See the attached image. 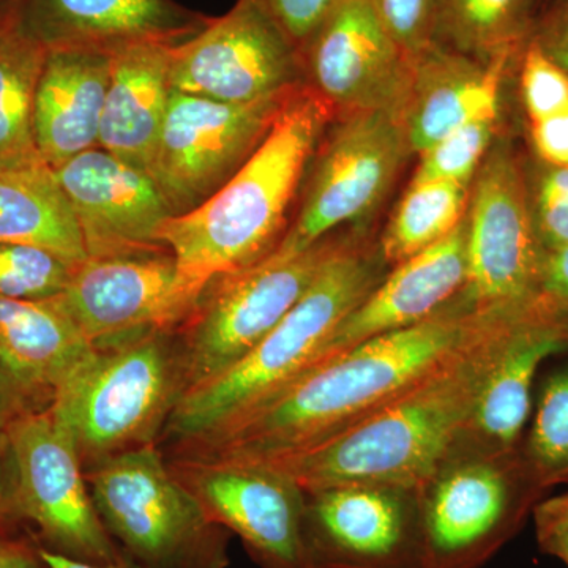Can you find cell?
<instances>
[{
	"label": "cell",
	"mask_w": 568,
	"mask_h": 568,
	"mask_svg": "<svg viewBox=\"0 0 568 568\" xmlns=\"http://www.w3.org/2000/svg\"><path fill=\"white\" fill-rule=\"evenodd\" d=\"M499 313L473 308L458 294L428 320L310 369L215 439L168 457L274 463L302 454L416 386Z\"/></svg>",
	"instance_id": "6da1fadb"
},
{
	"label": "cell",
	"mask_w": 568,
	"mask_h": 568,
	"mask_svg": "<svg viewBox=\"0 0 568 568\" xmlns=\"http://www.w3.org/2000/svg\"><path fill=\"white\" fill-rule=\"evenodd\" d=\"M523 308L493 317L457 354L372 416L267 465L282 467L308 493L353 484L422 487L454 454L500 339Z\"/></svg>",
	"instance_id": "7a4b0ae2"
},
{
	"label": "cell",
	"mask_w": 568,
	"mask_h": 568,
	"mask_svg": "<svg viewBox=\"0 0 568 568\" xmlns=\"http://www.w3.org/2000/svg\"><path fill=\"white\" fill-rule=\"evenodd\" d=\"M335 115L310 85L295 89L237 173L203 204L164 223L160 241L185 274L211 282L275 252L306 168Z\"/></svg>",
	"instance_id": "3957f363"
},
{
	"label": "cell",
	"mask_w": 568,
	"mask_h": 568,
	"mask_svg": "<svg viewBox=\"0 0 568 568\" xmlns=\"http://www.w3.org/2000/svg\"><path fill=\"white\" fill-rule=\"evenodd\" d=\"M387 268L377 246L347 242L244 361L183 395L160 439L163 454L215 439L308 372L336 327L376 290Z\"/></svg>",
	"instance_id": "277c9868"
},
{
	"label": "cell",
	"mask_w": 568,
	"mask_h": 568,
	"mask_svg": "<svg viewBox=\"0 0 568 568\" xmlns=\"http://www.w3.org/2000/svg\"><path fill=\"white\" fill-rule=\"evenodd\" d=\"M185 394L178 332L148 331L95 347L55 390L50 409L88 470L126 452L159 446Z\"/></svg>",
	"instance_id": "5b68a950"
},
{
	"label": "cell",
	"mask_w": 568,
	"mask_h": 568,
	"mask_svg": "<svg viewBox=\"0 0 568 568\" xmlns=\"http://www.w3.org/2000/svg\"><path fill=\"white\" fill-rule=\"evenodd\" d=\"M104 528L144 568H227L231 534L213 523L174 476L162 448L148 446L85 470Z\"/></svg>",
	"instance_id": "8992f818"
},
{
	"label": "cell",
	"mask_w": 568,
	"mask_h": 568,
	"mask_svg": "<svg viewBox=\"0 0 568 568\" xmlns=\"http://www.w3.org/2000/svg\"><path fill=\"white\" fill-rule=\"evenodd\" d=\"M547 488L521 454H457L420 487L429 568H480L525 525Z\"/></svg>",
	"instance_id": "52a82bcc"
},
{
	"label": "cell",
	"mask_w": 568,
	"mask_h": 568,
	"mask_svg": "<svg viewBox=\"0 0 568 568\" xmlns=\"http://www.w3.org/2000/svg\"><path fill=\"white\" fill-rule=\"evenodd\" d=\"M349 241L328 235L290 257L216 276L178 332L186 392L204 386L244 361L304 297L327 261Z\"/></svg>",
	"instance_id": "ba28073f"
},
{
	"label": "cell",
	"mask_w": 568,
	"mask_h": 568,
	"mask_svg": "<svg viewBox=\"0 0 568 568\" xmlns=\"http://www.w3.org/2000/svg\"><path fill=\"white\" fill-rule=\"evenodd\" d=\"M467 282L459 293L480 312L536 301L545 252L530 212L529 178L508 140H497L470 183Z\"/></svg>",
	"instance_id": "9c48e42d"
},
{
	"label": "cell",
	"mask_w": 568,
	"mask_h": 568,
	"mask_svg": "<svg viewBox=\"0 0 568 568\" xmlns=\"http://www.w3.org/2000/svg\"><path fill=\"white\" fill-rule=\"evenodd\" d=\"M18 473V500L40 548L88 564H112L122 549L93 504L84 466L50 406L7 426Z\"/></svg>",
	"instance_id": "30bf717a"
},
{
	"label": "cell",
	"mask_w": 568,
	"mask_h": 568,
	"mask_svg": "<svg viewBox=\"0 0 568 568\" xmlns=\"http://www.w3.org/2000/svg\"><path fill=\"white\" fill-rule=\"evenodd\" d=\"M174 91L216 102L250 104L306 84L302 54L261 0H237L223 17L174 44Z\"/></svg>",
	"instance_id": "8fae6325"
},
{
	"label": "cell",
	"mask_w": 568,
	"mask_h": 568,
	"mask_svg": "<svg viewBox=\"0 0 568 568\" xmlns=\"http://www.w3.org/2000/svg\"><path fill=\"white\" fill-rule=\"evenodd\" d=\"M317 151L304 201L274 256H295L335 227L365 219L410 153L399 118L381 111L343 114Z\"/></svg>",
	"instance_id": "7c38bea8"
},
{
	"label": "cell",
	"mask_w": 568,
	"mask_h": 568,
	"mask_svg": "<svg viewBox=\"0 0 568 568\" xmlns=\"http://www.w3.org/2000/svg\"><path fill=\"white\" fill-rule=\"evenodd\" d=\"M168 465L207 517L241 538L261 568H312L305 541L306 491L267 463L168 457Z\"/></svg>",
	"instance_id": "4fadbf2b"
},
{
	"label": "cell",
	"mask_w": 568,
	"mask_h": 568,
	"mask_svg": "<svg viewBox=\"0 0 568 568\" xmlns=\"http://www.w3.org/2000/svg\"><path fill=\"white\" fill-rule=\"evenodd\" d=\"M209 282L185 274L170 250L88 257L55 297L93 347L148 331L179 332Z\"/></svg>",
	"instance_id": "5bb4252c"
},
{
	"label": "cell",
	"mask_w": 568,
	"mask_h": 568,
	"mask_svg": "<svg viewBox=\"0 0 568 568\" xmlns=\"http://www.w3.org/2000/svg\"><path fill=\"white\" fill-rule=\"evenodd\" d=\"M290 93L233 104L171 89L149 174L174 215L193 211L237 173Z\"/></svg>",
	"instance_id": "9a60e30c"
},
{
	"label": "cell",
	"mask_w": 568,
	"mask_h": 568,
	"mask_svg": "<svg viewBox=\"0 0 568 568\" xmlns=\"http://www.w3.org/2000/svg\"><path fill=\"white\" fill-rule=\"evenodd\" d=\"M305 541L312 568H429L420 487L306 491Z\"/></svg>",
	"instance_id": "2e32d148"
},
{
	"label": "cell",
	"mask_w": 568,
	"mask_h": 568,
	"mask_svg": "<svg viewBox=\"0 0 568 568\" xmlns=\"http://www.w3.org/2000/svg\"><path fill=\"white\" fill-rule=\"evenodd\" d=\"M301 54L306 84L335 112L402 114L413 61L388 36L368 0H339Z\"/></svg>",
	"instance_id": "e0dca14e"
},
{
	"label": "cell",
	"mask_w": 568,
	"mask_h": 568,
	"mask_svg": "<svg viewBox=\"0 0 568 568\" xmlns=\"http://www.w3.org/2000/svg\"><path fill=\"white\" fill-rule=\"evenodd\" d=\"M69 197L88 257L163 252L164 223L174 216L152 175L102 148L54 170Z\"/></svg>",
	"instance_id": "ac0fdd59"
},
{
	"label": "cell",
	"mask_w": 568,
	"mask_h": 568,
	"mask_svg": "<svg viewBox=\"0 0 568 568\" xmlns=\"http://www.w3.org/2000/svg\"><path fill=\"white\" fill-rule=\"evenodd\" d=\"M568 351V315L536 301L508 325L454 454H510L523 444L534 383L551 355ZM450 455V457H452Z\"/></svg>",
	"instance_id": "d6986e66"
},
{
	"label": "cell",
	"mask_w": 568,
	"mask_h": 568,
	"mask_svg": "<svg viewBox=\"0 0 568 568\" xmlns=\"http://www.w3.org/2000/svg\"><path fill=\"white\" fill-rule=\"evenodd\" d=\"M207 22L174 0H17L10 24L47 51L112 54L142 41L182 43Z\"/></svg>",
	"instance_id": "ffe728a7"
},
{
	"label": "cell",
	"mask_w": 568,
	"mask_h": 568,
	"mask_svg": "<svg viewBox=\"0 0 568 568\" xmlns=\"http://www.w3.org/2000/svg\"><path fill=\"white\" fill-rule=\"evenodd\" d=\"M466 282L465 216L443 241L392 267L376 290L336 327L310 369L335 361L376 336L428 320L450 304L465 290Z\"/></svg>",
	"instance_id": "44dd1931"
},
{
	"label": "cell",
	"mask_w": 568,
	"mask_h": 568,
	"mask_svg": "<svg viewBox=\"0 0 568 568\" xmlns=\"http://www.w3.org/2000/svg\"><path fill=\"white\" fill-rule=\"evenodd\" d=\"M517 63L518 59L478 62L437 43L418 55L399 114L409 151L420 155L467 123L499 118L503 85Z\"/></svg>",
	"instance_id": "7402d4cb"
},
{
	"label": "cell",
	"mask_w": 568,
	"mask_h": 568,
	"mask_svg": "<svg viewBox=\"0 0 568 568\" xmlns=\"http://www.w3.org/2000/svg\"><path fill=\"white\" fill-rule=\"evenodd\" d=\"M110 77V52L47 51L33 102V140L52 170L99 148Z\"/></svg>",
	"instance_id": "603a6c76"
},
{
	"label": "cell",
	"mask_w": 568,
	"mask_h": 568,
	"mask_svg": "<svg viewBox=\"0 0 568 568\" xmlns=\"http://www.w3.org/2000/svg\"><path fill=\"white\" fill-rule=\"evenodd\" d=\"M174 44L142 41L111 54L99 148L149 173L170 102Z\"/></svg>",
	"instance_id": "cb8c5ba5"
},
{
	"label": "cell",
	"mask_w": 568,
	"mask_h": 568,
	"mask_svg": "<svg viewBox=\"0 0 568 568\" xmlns=\"http://www.w3.org/2000/svg\"><path fill=\"white\" fill-rule=\"evenodd\" d=\"M93 353L95 347L55 298L0 297V364L51 402Z\"/></svg>",
	"instance_id": "d4e9b609"
},
{
	"label": "cell",
	"mask_w": 568,
	"mask_h": 568,
	"mask_svg": "<svg viewBox=\"0 0 568 568\" xmlns=\"http://www.w3.org/2000/svg\"><path fill=\"white\" fill-rule=\"evenodd\" d=\"M0 244L40 246L74 264L88 260L77 215L50 164L0 166Z\"/></svg>",
	"instance_id": "484cf974"
},
{
	"label": "cell",
	"mask_w": 568,
	"mask_h": 568,
	"mask_svg": "<svg viewBox=\"0 0 568 568\" xmlns=\"http://www.w3.org/2000/svg\"><path fill=\"white\" fill-rule=\"evenodd\" d=\"M540 0H444L436 43L478 62L519 59Z\"/></svg>",
	"instance_id": "4316f807"
},
{
	"label": "cell",
	"mask_w": 568,
	"mask_h": 568,
	"mask_svg": "<svg viewBox=\"0 0 568 568\" xmlns=\"http://www.w3.org/2000/svg\"><path fill=\"white\" fill-rule=\"evenodd\" d=\"M44 55L11 24L0 31V166L43 162L33 140V102Z\"/></svg>",
	"instance_id": "83f0119b"
},
{
	"label": "cell",
	"mask_w": 568,
	"mask_h": 568,
	"mask_svg": "<svg viewBox=\"0 0 568 568\" xmlns=\"http://www.w3.org/2000/svg\"><path fill=\"white\" fill-rule=\"evenodd\" d=\"M469 194L470 185L463 183L410 182L377 244L384 263L395 267L454 233L465 220Z\"/></svg>",
	"instance_id": "f1b7e54d"
},
{
	"label": "cell",
	"mask_w": 568,
	"mask_h": 568,
	"mask_svg": "<svg viewBox=\"0 0 568 568\" xmlns=\"http://www.w3.org/2000/svg\"><path fill=\"white\" fill-rule=\"evenodd\" d=\"M521 454L545 488L568 484V361L541 383Z\"/></svg>",
	"instance_id": "f546056e"
},
{
	"label": "cell",
	"mask_w": 568,
	"mask_h": 568,
	"mask_svg": "<svg viewBox=\"0 0 568 568\" xmlns=\"http://www.w3.org/2000/svg\"><path fill=\"white\" fill-rule=\"evenodd\" d=\"M78 264L24 244H0V297L52 301L65 291Z\"/></svg>",
	"instance_id": "4dcf8cb0"
},
{
	"label": "cell",
	"mask_w": 568,
	"mask_h": 568,
	"mask_svg": "<svg viewBox=\"0 0 568 568\" xmlns=\"http://www.w3.org/2000/svg\"><path fill=\"white\" fill-rule=\"evenodd\" d=\"M499 118L480 119L448 133L420 153L413 183L455 182L470 185L495 145Z\"/></svg>",
	"instance_id": "1f68e13d"
},
{
	"label": "cell",
	"mask_w": 568,
	"mask_h": 568,
	"mask_svg": "<svg viewBox=\"0 0 568 568\" xmlns=\"http://www.w3.org/2000/svg\"><path fill=\"white\" fill-rule=\"evenodd\" d=\"M519 99L528 123L568 111V73L529 41L519 55Z\"/></svg>",
	"instance_id": "d6a6232c"
},
{
	"label": "cell",
	"mask_w": 568,
	"mask_h": 568,
	"mask_svg": "<svg viewBox=\"0 0 568 568\" xmlns=\"http://www.w3.org/2000/svg\"><path fill=\"white\" fill-rule=\"evenodd\" d=\"M388 36L416 61L436 43L444 0H368Z\"/></svg>",
	"instance_id": "836d02e7"
},
{
	"label": "cell",
	"mask_w": 568,
	"mask_h": 568,
	"mask_svg": "<svg viewBox=\"0 0 568 568\" xmlns=\"http://www.w3.org/2000/svg\"><path fill=\"white\" fill-rule=\"evenodd\" d=\"M529 200L544 252L568 245V168L541 164L536 183L529 182Z\"/></svg>",
	"instance_id": "e575fe53"
},
{
	"label": "cell",
	"mask_w": 568,
	"mask_h": 568,
	"mask_svg": "<svg viewBox=\"0 0 568 568\" xmlns=\"http://www.w3.org/2000/svg\"><path fill=\"white\" fill-rule=\"evenodd\" d=\"M33 538L18 500V473L7 428H0V544ZM36 540V538H33Z\"/></svg>",
	"instance_id": "d590c367"
},
{
	"label": "cell",
	"mask_w": 568,
	"mask_h": 568,
	"mask_svg": "<svg viewBox=\"0 0 568 568\" xmlns=\"http://www.w3.org/2000/svg\"><path fill=\"white\" fill-rule=\"evenodd\" d=\"M282 26L283 31L302 51L313 32L320 28L339 0H261Z\"/></svg>",
	"instance_id": "8d00e7d4"
},
{
	"label": "cell",
	"mask_w": 568,
	"mask_h": 568,
	"mask_svg": "<svg viewBox=\"0 0 568 568\" xmlns=\"http://www.w3.org/2000/svg\"><path fill=\"white\" fill-rule=\"evenodd\" d=\"M530 41L568 73V0H548L541 7Z\"/></svg>",
	"instance_id": "74e56055"
},
{
	"label": "cell",
	"mask_w": 568,
	"mask_h": 568,
	"mask_svg": "<svg viewBox=\"0 0 568 568\" xmlns=\"http://www.w3.org/2000/svg\"><path fill=\"white\" fill-rule=\"evenodd\" d=\"M528 125L530 148L538 162L545 166L568 168V111Z\"/></svg>",
	"instance_id": "f35d334b"
},
{
	"label": "cell",
	"mask_w": 568,
	"mask_h": 568,
	"mask_svg": "<svg viewBox=\"0 0 568 568\" xmlns=\"http://www.w3.org/2000/svg\"><path fill=\"white\" fill-rule=\"evenodd\" d=\"M50 405V396L29 387L0 364V428H7L17 418Z\"/></svg>",
	"instance_id": "ab89813d"
},
{
	"label": "cell",
	"mask_w": 568,
	"mask_h": 568,
	"mask_svg": "<svg viewBox=\"0 0 568 568\" xmlns=\"http://www.w3.org/2000/svg\"><path fill=\"white\" fill-rule=\"evenodd\" d=\"M537 298L549 308L568 315V245L545 253Z\"/></svg>",
	"instance_id": "60d3db41"
},
{
	"label": "cell",
	"mask_w": 568,
	"mask_h": 568,
	"mask_svg": "<svg viewBox=\"0 0 568 568\" xmlns=\"http://www.w3.org/2000/svg\"><path fill=\"white\" fill-rule=\"evenodd\" d=\"M39 544L33 538L2 541L0 568H47L40 558Z\"/></svg>",
	"instance_id": "b9f144b4"
},
{
	"label": "cell",
	"mask_w": 568,
	"mask_h": 568,
	"mask_svg": "<svg viewBox=\"0 0 568 568\" xmlns=\"http://www.w3.org/2000/svg\"><path fill=\"white\" fill-rule=\"evenodd\" d=\"M536 526H564L568 528V491L540 500L534 508Z\"/></svg>",
	"instance_id": "7bdbcfd3"
},
{
	"label": "cell",
	"mask_w": 568,
	"mask_h": 568,
	"mask_svg": "<svg viewBox=\"0 0 568 568\" xmlns=\"http://www.w3.org/2000/svg\"><path fill=\"white\" fill-rule=\"evenodd\" d=\"M541 551L555 556L568 567V528L564 526H536Z\"/></svg>",
	"instance_id": "ee69618b"
},
{
	"label": "cell",
	"mask_w": 568,
	"mask_h": 568,
	"mask_svg": "<svg viewBox=\"0 0 568 568\" xmlns=\"http://www.w3.org/2000/svg\"><path fill=\"white\" fill-rule=\"evenodd\" d=\"M39 551L40 558L47 568H144L140 564L134 562V560L126 558L125 555H122V558L115 560V562L99 566V564H88L81 562V560L63 558V556L47 551L43 548H39Z\"/></svg>",
	"instance_id": "f6af8a7d"
},
{
	"label": "cell",
	"mask_w": 568,
	"mask_h": 568,
	"mask_svg": "<svg viewBox=\"0 0 568 568\" xmlns=\"http://www.w3.org/2000/svg\"><path fill=\"white\" fill-rule=\"evenodd\" d=\"M17 0H0V29L10 26Z\"/></svg>",
	"instance_id": "bcb514c9"
},
{
	"label": "cell",
	"mask_w": 568,
	"mask_h": 568,
	"mask_svg": "<svg viewBox=\"0 0 568 568\" xmlns=\"http://www.w3.org/2000/svg\"><path fill=\"white\" fill-rule=\"evenodd\" d=\"M547 2H548V0H540V9H541V7H544V6H545V3H547Z\"/></svg>",
	"instance_id": "7dc6e473"
},
{
	"label": "cell",
	"mask_w": 568,
	"mask_h": 568,
	"mask_svg": "<svg viewBox=\"0 0 568 568\" xmlns=\"http://www.w3.org/2000/svg\"><path fill=\"white\" fill-rule=\"evenodd\" d=\"M3 29V28H2ZM2 29H0V31H2Z\"/></svg>",
	"instance_id": "c3c4849f"
}]
</instances>
